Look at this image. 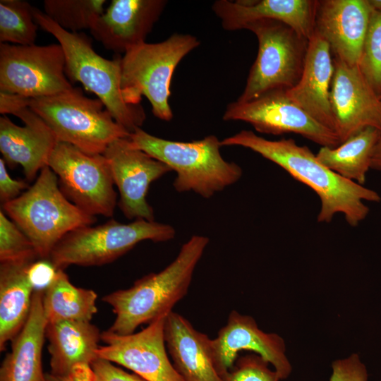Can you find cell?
<instances>
[{"instance_id":"cell-1","label":"cell","mask_w":381,"mask_h":381,"mask_svg":"<svg viewBox=\"0 0 381 381\" xmlns=\"http://www.w3.org/2000/svg\"><path fill=\"white\" fill-rule=\"evenodd\" d=\"M221 145L253 150L311 188L320 201L318 222L329 223L337 214H341L350 226H356L369 213L364 202L381 200L376 191L330 170L308 147L298 145L291 138L270 140L251 131L242 130L222 140Z\"/></svg>"},{"instance_id":"cell-2","label":"cell","mask_w":381,"mask_h":381,"mask_svg":"<svg viewBox=\"0 0 381 381\" xmlns=\"http://www.w3.org/2000/svg\"><path fill=\"white\" fill-rule=\"evenodd\" d=\"M209 243L205 236L193 235L181 248L176 258L164 270L150 273L126 289L102 298L116 315L109 331L121 334L167 316L187 294L195 267Z\"/></svg>"},{"instance_id":"cell-3","label":"cell","mask_w":381,"mask_h":381,"mask_svg":"<svg viewBox=\"0 0 381 381\" xmlns=\"http://www.w3.org/2000/svg\"><path fill=\"white\" fill-rule=\"evenodd\" d=\"M35 21L52 35L65 56V73L71 82H79L102 101L114 119L130 134L140 128L146 116L141 104L127 103L121 87V56L109 60L97 54L83 32L67 31L33 6Z\"/></svg>"},{"instance_id":"cell-4","label":"cell","mask_w":381,"mask_h":381,"mask_svg":"<svg viewBox=\"0 0 381 381\" xmlns=\"http://www.w3.org/2000/svg\"><path fill=\"white\" fill-rule=\"evenodd\" d=\"M131 145L176 171L173 183L179 192L193 191L205 198L237 182L241 167L224 160L221 140L214 135L190 142L166 140L136 128L128 136Z\"/></svg>"},{"instance_id":"cell-5","label":"cell","mask_w":381,"mask_h":381,"mask_svg":"<svg viewBox=\"0 0 381 381\" xmlns=\"http://www.w3.org/2000/svg\"><path fill=\"white\" fill-rule=\"evenodd\" d=\"M8 217L32 243L38 258L49 260L56 245L69 232L97 221L68 200L49 166L17 198L2 205Z\"/></svg>"},{"instance_id":"cell-6","label":"cell","mask_w":381,"mask_h":381,"mask_svg":"<svg viewBox=\"0 0 381 381\" xmlns=\"http://www.w3.org/2000/svg\"><path fill=\"white\" fill-rule=\"evenodd\" d=\"M200 44L189 34L175 33L157 43H143L121 57V87L125 101L140 104L145 96L154 116L165 121L174 114L169 105L170 84L180 61Z\"/></svg>"},{"instance_id":"cell-7","label":"cell","mask_w":381,"mask_h":381,"mask_svg":"<svg viewBox=\"0 0 381 381\" xmlns=\"http://www.w3.org/2000/svg\"><path fill=\"white\" fill-rule=\"evenodd\" d=\"M28 106L58 142L88 154H103L111 143L130 135L101 100L85 96L78 87L53 96L29 98Z\"/></svg>"},{"instance_id":"cell-8","label":"cell","mask_w":381,"mask_h":381,"mask_svg":"<svg viewBox=\"0 0 381 381\" xmlns=\"http://www.w3.org/2000/svg\"><path fill=\"white\" fill-rule=\"evenodd\" d=\"M175 234L174 227L167 224L142 219L125 224L111 219L67 234L54 248L49 260L56 270L70 265L100 266L116 260L141 241H168Z\"/></svg>"},{"instance_id":"cell-9","label":"cell","mask_w":381,"mask_h":381,"mask_svg":"<svg viewBox=\"0 0 381 381\" xmlns=\"http://www.w3.org/2000/svg\"><path fill=\"white\" fill-rule=\"evenodd\" d=\"M244 29L255 35L258 50L244 90L236 100L248 102L271 90L293 87L303 72L308 40L275 20L254 21Z\"/></svg>"},{"instance_id":"cell-10","label":"cell","mask_w":381,"mask_h":381,"mask_svg":"<svg viewBox=\"0 0 381 381\" xmlns=\"http://www.w3.org/2000/svg\"><path fill=\"white\" fill-rule=\"evenodd\" d=\"M59 188L72 203L92 216L111 217L116 193L110 165L103 154H88L58 142L48 161Z\"/></svg>"},{"instance_id":"cell-11","label":"cell","mask_w":381,"mask_h":381,"mask_svg":"<svg viewBox=\"0 0 381 381\" xmlns=\"http://www.w3.org/2000/svg\"><path fill=\"white\" fill-rule=\"evenodd\" d=\"M59 44L0 43V92L27 98L49 97L73 88L65 73Z\"/></svg>"},{"instance_id":"cell-12","label":"cell","mask_w":381,"mask_h":381,"mask_svg":"<svg viewBox=\"0 0 381 381\" xmlns=\"http://www.w3.org/2000/svg\"><path fill=\"white\" fill-rule=\"evenodd\" d=\"M29 98L0 92V152L10 168L23 167L33 181L58 143L54 134L28 106Z\"/></svg>"},{"instance_id":"cell-13","label":"cell","mask_w":381,"mask_h":381,"mask_svg":"<svg viewBox=\"0 0 381 381\" xmlns=\"http://www.w3.org/2000/svg\"><path fill=\"white\" fill-rule=\"evenodd\" d=\"M222 118L226 121L246 122L262 133L298 134L322 147L341 144L335 133L292 102L286 90H271L248 102H232L227 104Z\"/></svg>"},{"instance_id":"cell-14","label":"cell","mask_w":381,"mask_h":381,"mask_svg":"<svg viewBox=\"0 0 381 381\" xmlns=\"http://www.w3.org/2000/svg\"><path fill=\"white\" fill-rule=\"evenodd\" d=\"M166 317L155 320L138 332L121 335L102 332L97 354L122 365L146 381H182L167 355L164 339Z\"/></svg>"},{"instance_id":"cell-15","label":"cell","mask_w":381,"mask_h":381,"mask_svg":"<svg viewBox=\"0 0 381 381\" xmlns=\"http://www.w3.org/2000/svg\"><path fill=\"white\" fill-rule=\"evenodd\" d=\"M119 192V207L129 219L154 220L146 196L150 184L172 171L166 164L134 147L128 138L111 143L103 153Z\"/></svg>"},{"instance_id":"cell-16","label":"cell","mask_w":381,"mask_h":381,"mask_svg":"<svg viewBox=\"0 0 381 381\" xmlns=\"http://www.w3.org/2000/svg\"><path fill=\"white\" fill-rule=\"evenodd\" d=\"M330 103L335 133L341 143L366 127L381 131V98L358 66L333 58Z\"/></svg>"},{"instance_id":"cell-17","label":"cell","mask_w":381,"mask_h":381,"mask_svg":"<svg viewBox=\"0 0 381 381\" xmlns=\"http://www.w3.org/2000/svg\"><path fill=\"white\" fill-rule=\"evenodd\" d=\"M215 367L223 376L233 367L241 351H250L271 364L280 380L286 379L291 365L286 356L284 339L276 333L261 330L253 318L236 310L229 313L226 324L211 341Z\"/></svg>"},{"instance_id":"cell-18","label":"cell","mask_w":381,"mask_h":381,"mask_svg":"<svg viewBox=\"0 0 381 381\" xmlns=\"http://www.w3.org/2000/svg\"><path fill=\"white\" fill-rule=\"evenodd\" d=\"M373 11L368 0H318L315 31L334 58L358 66Z\"/></svg>"},{"instance_id":"cell-19","label":"cell","mask_w":381,"mask_h":381,"mask_svg":"<svg viewBox=\"0 0 381 381\" xmlns=\"http://www.w3.org/2000/svg\"><path fill=\"white\" fill-rule=\"evenodd\" d=\"M166 0H111L90 32L107 49L126 53L146 42Z\"/></svg>"},{"instance_id":"cell-20","label":"cell","mask_w":381,"mask_h":381,"mask_svg":"<svg viewBox=\"0 0 381 381\" xmlns=\"http://www.w3.org/2000/svg\"><path fill=\"white\" fill-rule=\"evenodd\" d=\"M318 0H217L212 10L228 31L244 29L250 23L270 19L282 22L309 40L315 33Z\"/></svg>"},{"instance_id":"cell-21","label":"cell","mask_w":381,"mask_h":381,"mask_svg":"<svg viewBox=\"0 0 381 381\" xmlns=\"http://www.w3.org/2000/svg\"><path fill=\"white\" fill-rule=\"evenodd\" d=\"M333 73L334 62L329 46L315 31L308 40L301 78L293 87L286 90V94L315 121L335 133L330 103Z\"/></svg>"},{"instance_id":"cell-22","label":"cell","mask_w":381,"mask_h":381,"mask_svg":"<svg viewBox=\"0 0 381 381\" xmlns=\"http://www.w3.org/2000/svg\"><path fill=\"white\" fill-rule=\"evenodd\" d=\"M164 339L182 381H224L213 361L212 339L186 318L173 311L167 316Z\"/></svg>"},{"instance_id":"cell-23","label":"cell","mask_w":381,"mask_h":381,"mask_svg":"<svg viewBox=\"0 0 381 381\" xmlns=\"http://www.w3.org/2000/svg\"><path fill=\"white\" fill-rule=\"evenodd\" d=\"M99 329L90 322L61 320L47 322L45 336L49 341L51 373L73 376L80 368H89L98 358Z\"/></svg>"},{"instance_id":"cell-24","label":"cell","mask_w":381,"mask_h":381,"mask_svg":"<svg viewBox=\"0 0 381 381\" xmlns=\"http://www.w3.org/2000/svg\"><path fill=\"white\" fill-rule=\"evenodd\" d=\"M42 293L41 289L34 291L28 320L1 363L0 381H45L42 358L47 320Z\"/></svg>"},{"instance_id":"cell-25","label":"cell","mask_w":381,"mask_h":381,"mask_svg":"<svg viewBox=\"0 0 381 381\" xmlns=\"http://www.w3.org/2000/svg\"><path fill=\"white\" fill-rule=\"evenodd\" d=\"M33 262L0 263L1 351L20 332L29 316L35 291L29 268Z\"/></svg>"},{"instance_id":"cell-26","label":"cell","mask_w":381,"mask_h":381,"mask_svg":"<svg viewBox=\"0 0 381 381\" xmlns=\"http://www.w3.org/2000/svg\"><path fill=\"white\" fill-rule=\"evenodd\" d=\"M380 135L375 128H364L335 147H321L316 158L341 176L363 186Z\"/></svg>"},{"instance_id":"cell-27","label":"cell","mask_w":381,"mask_h":381,"mask_svg":"<svg viewBox=\"0 0 381 381\" xmlns=\"http://www.w3.org/2000/svg\"><path fill=\"white\" fill-rule=\"evenodd\" d=\"M97 298L95 291L74 286L64 270H57L42 293V306L47 322H90L97 312Z\"/></svg>"},{"instance_id":"cell-28","label":"cell","mask_w":381,"mask_h":381,"mask_svg":"<svg viewBox=\"0 0 381 381\" xmlns=\"http://www.w3.org/2000/svg\"><path fill=\"white\" fill-rule=\"evenodd\" d=\"M106 0H44V13L61 28L71 32L89 29L104 12Z\"/></svg>"},{"instance_id":"cell-29","label":"cell","mask_w":381,"mask_h":381,"mask_svg":"<svg viewBox=\"0 0 381 381\" xmlns=\"http://www.w3.org/2000/svg\"><path fill=\"white\" fill-rule=\"evenodd\" d=\"M33 6L22 0L0 1V43L35 44L38 25Z\"/></svg>"},{"instance_id":"cell-30","label":"cell","mask_w":381,"mask_h":381,"mask_svg":"<svg viewBox=\"0 0 381 381\" xmlns=\"http://www.w3.org/2000/svg\"><path fill=\"white\" fill-rule=\"evenodd\" d=\"M358 66L381 98V11L372 12Z\"/></svg>"},{"instance_id":"cell-31","label":"cell","mask_w":381,"mask_h":381,"mask_svg":"<svg viewBox=\"0 0 381 381\" xmlns=\"http://www.w3.org/2000/svg\"><path fill=\"white\" fill-rule=\"evenodd\" d=\"M35 248L24 232L5 212L0 211V262H33Z\"/></svg>"},{"instance_id":"cell-32","label":"cell","mask_w":381,"mask_h":381,"mask_svg":"<svg viewBox=\"0 0 381 381\" xmlns=\"http://www.w3.org/2000/svg\"><path fill=\"white\" fill-rule=\"evenodd\" d=\"M257 353L236 359L233 367L223 376L224 381H279L277 373Z\"/></svg>"},{"instance_id":"cell-33","label":"cell","mask_w":381,"mask_h":381,"mask_svg":"<svg viewBox=\"0 0 381 381\" xmlns=\"http://www.w3.org/2000/svg\"><path fill=\"white\" fill-rule=\"evenodd\" d=\"M332 368L329 381H368L366 368L357 354L334 361Z\"/></svg>"},{"instance_id":"cell-34","label":"cell","mask_w":381,"mask_h":381,"mask_svg":"<svg viewBox=\"0 0 381 381\" xmlns=\"http://www.w3.org/2000/svg\"><path fill=\"white\" fill-rule=\"evenodd\" d=\"M90 369L92 381H146L137 374L128 373L101 358L91 363Z\"/></svg>"},{"instance_id":"cell-35","label":"cell","mask_w":381,"mask_h":381,"mask_svg":"<svg viewBox=\"0 0 381 381\" xmlns=\"http://www.w3.org/2000/svg\"><path fill=\"white\" fill-rule=\"evenodd\" d=\"M29 188L28 183L23 180L14 179L8 174L5 161L0 159V200L3 204L10 202Z\"/></svg>"},{"instance_id":"cell-36","label":"cell","mask_w":381,"mask_h":381,"mask_svg":"<svg viewBox=\"0 0 381 381\" xmlns=\"http://www.w3.org/2000/svg\"><path fill=\"white\" fill-rule=\"evenodd\" d=\"M56 271L49 260L33 262L29 268V275L35 290H44L51 282Z\"/></svg>"},{"instance_id":"cell-37","label":"cell","mask_w":381,"mask_h":381,"mask_svg":"<svg viewBox=\"0 0 381 381\" xmlns=\"http://www.w3.org/2000/svg\"><path fill=\"white\" fill-rule=\"evenodd\" d=\"M371 169L381 171V135L374 150Z\"/></svg>"},{"instance_id":"cell-38","label":"cell","mask_w":381,"mask_h":381,"mask_svg":"<svg viewBox=\"0 0 381 381\" xmlns=\"http://www.w3.org/2000/svg\"><path fill=\"white\" fill-rule=\"evenodd\" d=\"M45 381H91L86 380L78 379L73 376H60L55 375L51 373H46L45 375Z\"/></svg>"},{"instance_id":"cell-39","label":"cell","mask_w":381,"mask_h":381,"mask_svg":"<svg viewBox=\"0 0 381 381\" xmlns=\"http://www.w3.org/2000/svg\"><path fill=\"white\" fill-rule=\"evenodd\" d=\"M373 10L381 11V0H368Z\"/></svg>"}]
</instances>
